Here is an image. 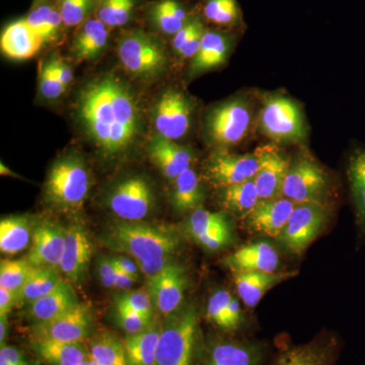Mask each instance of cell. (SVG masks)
<instances>
[{"instance_id": "obj_52", "label": "cell", "mask_w": 365, "mask_h": 365, "mask_svg": "<svg viewBox=\"0 0 365 365\" xmlns=\"http://www.w3.org/2000/svg\"><path fill=\"white\" fill-rule=\"evenodd\" d=\"M52 60L55 72H56L59 81H61L62 85L66 86V88H68L71 85L72 81H73L72 69L60 57L53 56Z\"/></svg>"}, {"instance_id": "obj_53", "label": "cell", "mask_w": 365, "mask_h": 365, "mask_svg": "<svg viewBox=\"0 0 365 365\" xmlns=\"http://www.w3.org/2000/svg\"><path fill=\"white\" fill-rule=\"evenodd\" d=\"M116 267L122 272L126 273L127 275L130 276L133 279H138L139 268L135 261L130 257L126 256H117L112 258Z\"/></svg>"}, {"instance_id": "obj_54", "label": "cell", "mask_w": 365, "mask_h": 365, "mask_svg": "<svg viewBox=\"0 0 365 365\" xmlns=\"http://www.w3.org/2000/svg\"><path fill=\"white\" fill-rule=\"evenodd\" d=\"M0 356L4 357L14 365H34L26 355L14 346L4 345L0 348Z\"/></svg>"}, {"instance_id": "obj_44", "label": "cell", "mask_w": 365, "mask_h": 365, "mask_svg": "<svg viewBox=\"0 0 365 365\" xmlns=\"http://www.w3.org/2000/svg\"><path fill=\"white\" fill-rule=\"evenodd\" d=\"M232 295L225 289H220L211 295L206 307V317L216 328L228 333L227 307Z\"/></svg>"}, {"instance_id": "obj_56", "label": "cell", "mask_w": 365, "mask_h": 365, "mask_svg": "<svg viewBox=\"0 0 365 365\" xmlns=\"http://www.w3.org/2000/svg\"><path fill=\"white\" fill-rule=\"evenodd\" d=\"M7 333H9L7 317H0V345H1V347L6 345Z\"/></svg>"}, {"instance_id": "obj_38", "label": "cell", "mask_w": 365, "mask_h": 365, "mask_svg": "<svg viewBox=\"0 0 365 365\" xmlns=\"http://www.w3.org/2000/svg\"><path fill=\"white\" fill-rule=\"evenodd\" d=\"M207 29L199 16H192L186 26L173 37L172 49L181 59H193L201 47Z\"/></svg>"}, {"instance_id": "obj_12", "label": "cell", "mask_w": 365, "mask_h": 365, "mask_svg": "<svg viewBox=\"0 0 365 365\" xmlns=\"http://www.w3.org/2000/svg\"><path fill=\"white\" fill-rule=\"evenodd\" d=\"M93 316L86 304H76L66 313L43 323H36L32 328L33 339L83 343L91 335Z\"/></svg>"}, {"instance_id": "obj_34", "label": "cell", "mask_w": 365, "mask_h": 365, "mask_svg": "<svg viewBox=\"0 0 365 365\" xmlns=\"http://www.w3.org/2000/svg\"><path fill=\"white\" fill-rule=\"evenodd\" d=\"M220 190L222 207L242 218H246L260 201L254 179Z\"/></svg>"}, {"instance_id": "obj_20", "label": "cell", "mask_w": 365, "mask_h": 365, "mask_svg": "<svg viewBox=\"0 0 365 365\" xmlns=\"http://www.w3.org/2000/svg\"><path fill=\"white\" fill-rule=\"evenodd\" d=\"M66 230L43 222L33 230L32 242L26 260L34 267L59 268L63 254Z\"/></svg>"}, {"instance_id": "obj_25", "label": "cell", "mask_w": 365, "mask_h": 365, "mask_svg": "<svg viewBox=\"0 0 365 365\" xmlns=\"http://www.w3.org/2000/svg\"><path fill=\"white\" fill-rule=\"evenodd\" d=\"M44 44L25 20H19L7 25L1 34L0 47L9 58L26 60L32 58Z\"/></svg>"}, {"instance_id": "obj_32", "label": "cell", "mask_w": 365, "mask_h": 365, "mask_svg": "<svg viewBox=\"0 0 365 365\" xmlns=\"http://www.w3.org/2000/svg\"><path fill=\"white\" fill-rule=\"evenodd\" d=\"M173 182L174 187L170 195L173 207L179 212L194 211L201 207L204 200L203 188L195 170L192 168L184 170Z\"/></svg>"}, {"instance_id": "obj_6", "label": "cell", "mask_w": 365, "mask_h": 365, "mask_svg": "<svg viewBox=\"0 0 365 365\" xmlns=\"http://www.w3.org/2000/svg\"><path fill=\"white\" fill-rule=\"evenodd\" d=\"M251 124V106L245 98H232L209 110L204 120V134L210 145L225 150L241 143Z\"/></svg>"}, {"instance_id": "obj_31", "label": "cell", "mask_w": 365, "mask_h": 365, "mask_svg": "<svg viewBox=\"0 0 365 365\" xmlns=\"http://www.w3.org/2000/svg\"><path fill=\"white\" fill-rule=\"evenodd\" d=\"M347 177L354 207L355 220L361 235L365 237V150L356 148L348 160Z\"/></svg>"}, {"instance_id": "obj_43", "label": "cell", "mask_w": 365, "mask_h": 365, "mask_svg": "<svg viewBox=\"0 0 365 365\" xmlns=\"http://www.w3.org/2000/svg\"><path fill=\"white\" fill-rule=\"evenodd\" d=\"M96 0H58V9L66 26H79L95 9Z\"/></svg>"}, {"instance_id": "obj_51", "label": "cell", "mask_w": 365, "mask_h": 365, "mask_svg": "<svg viewBox=\"0 0 365 365\" xmlns=\"http://www.w3.org/2000/svg\"><path fill=\"white\" fill-rule=\"evenodd\" d=\"M19 304V297L16 292L0 287V317H7L11 309Z\"/></svg>"}, {"instance_id": "obj_5", "label": "cell", "mask_w": 365, "mask_h": 365, "mask_svg": "<svg viewBox=\"0 0 365 365\" xmlns=\"http://www.w3.org/2000/svg\"><path fill=\"white\" fill-rule=\"evenodd\" d=\"M117 54L124 71L141 81L150 83L162 78L169 67L165 46L155 36L140 29L122 34Z\"/></svg>"}, {"instance_id": "obj_22", "label": "cell", "mask_w": 365, "mask_h": 365, "mask_svg": "<svg viewBox=\"0 0 365 365\" xmlns=\"http://www.w3.org/2000/svg\"><path fill=\"white\" fill-rule=\"evenodd\" d=\"M280 259L276 249L267 242H255L223 259V264L232 273L276 272Z\"/></svg>"}, {"instance_id": "obj_58", "label": "cell", "mask_w": 365, "mask_h": 365, "mask_svg": "<svg viewBox=\"0 0 365 365\" xmlns=\"http://www.w3.org/2000/svg\"><path fill=\"white\" fill-rule=\"evenodd\" d=\"M36 4H43V2L46 1V0H34Z\"/></svg>"}, {"instance_id": "obj_11", "label": "cell", "mask_w": 365, "mask_h": 365, "mask_svg": "<svg viewBox=\"0 0 365 365\" xmlns=\"http://www.w3.org/2000/svg\"><path fill=\"white\" fill-rule=\"evenodd\" d=\"M107 205L124 222H141L155 206L153 186L139 175L124 178L110 190Z\"/></svg>"}, {"instance_id": "obj_40", "label": "cell", "mask_w": 365, "mask_h": 365, "mask_svg": "<svg viewBox=\"0 0 365 365\" xmlns=\"http://www.w3.org/2000/svg\"><path fill=\"white\" fill-rule=\"evenodd\" d=\"M204 19L220 28H234L242 21V11L237 0H204Z\"/></svg>"}, {"instance_id": "obj_19", "label": "cell", "mask_w": 365, "mask_h": 365, "mask_svg": "<svg viewBox=\"0 0 365 365\" xmlns=\"http://www.w3.org/2000/svg\"><path fill=\"white\" fill-rule=\"evenodd\" d=\"M146 153L151 162L170 182H174L184 170L190 169L194 160L193 151L190 148L158 134L148 140Z\"/></svg>"}, {"instance_id": "obj_48", "label": "cell", "mask_w": 365, "mask_h": 365, "mask_svg": "<svg viewBox=\"0 0 365 365\" xmlns=\"http://www.w3.org/2000/svg\"><path fill=\"white\" fill-rule=\"evenodd\" d=\"M232 239V230L230 225L217 228V230L209 232L207 234L197 237L195 242L200 245L207 251H218V250L225 248L230 244Z\"/></svg>"}, {"instance_id": "obj_7", "label": "cell", "mask_w": 365, "mask_h": 365, "mask_svg": "<svg viewBox=\"0 0 365 365\" xmlns=\"http://www.w3.org/2000/svg\"><path fill=\"white\" fill-rule=\"evenodd\" d=\"M333 195L330 178L313 158L302 157L290 165L283 184V197L295 204H330Z\"/></svg>"}, {"instance_id": "obj_27", "label": "cell", "mask_w": 365, "mask_h": 365, "mask_svg": "<svg viewBox=\"0 0 365 365\" xmlns=\"http://www.w3.org/2000/svg\"><path fill=\"white\" fill-rule=\"evenodd\" d=\"M32 348L41 359L50 365H78L90 357L88 346L83 343L33 339Z\"/></svg>"}, {"instance_id": "obj_9", "label": "cell", "mask_w": 365, "mask_h": 365, "mask_svg": "<svg viewBox=\"0 0 365 365\" xmlns=\"http://www.w3.org/2000/svg\"><path fill=\"white\" fill-rule=\"evenodd\" d=\"M195 104L176 86L160 93L151 109V121L158 135L176 141L186 136L193 121Z\"/></svg>"}, {"instance_id": "obj_37", "label": "cell", "mask_w": 365, "mask_h": 365, "mask_svg": "<svg viewBox=\"0 0 365 365\" xmlns=\"http://www.w3.org/2000/svg\"><path fill=\"white\" fill-rule=\"evenodd\" d=\"M26 21L44 44L58 39L64 26L58 9L50 4H43L35 7L26 16Z\"/></svg>"}, {"instance_id": "obj_1", "label": "cell", "mask_w": 365, "mask_h": 365, "mask_svg": "<svg viewBox=\"0 0 365 365\" xmlns=\"http://www.w3.org/2000/svg\"><path fill=\"white\" fill-rule=\"evenodd\" d=\"M74 105L79 128L104 157L124 155L143 138L140 101L131 86L113 72L88 81Z\"/></svg>"}, {"instance_id": "obj_8", "label": "cell", "mask_w": 365, "mask_h": 365, "mask_svg": "<svg viewBox=\"0 0 365 365\" xmlns=\"http://www.w3.org/2000/svg\"><path fill=\"white\" fill-rule=\"evenodd\" d=\"M260 126L262 132L275 143H300L307 137L304 117L299 106L285 96L265 98Z\"/></svg>"}, {"instance_id": "obj_13", "label": "cell", "mask_w": 365, "mask_h": 365, "mask_svg": "<svg viewBox=\"0 0 365 365\" xmlns=\"http://www.w3.org/2000/svg\"><path fill=\"white\" fill-rule=\"evenodd\" d=\"M259 170L256 153L230 155L220 150L206 160L204 177L218 189L253 180Z\"/></svg>"}, {"instance_id": "obj_18", "label": "cell", "mask_w": 365, "mask_h": 365, "mask_svg": "<svg viewBox=\"0 0 365 365\" xmlns=\"http://www.w3.org/2000/svg\"><path fill=\"white\" fill-rule=\"evenodd\" d=\"M295 206L297 204L283 196L260 200L245 218L247 227L257 234L279 237Z\"/></svg>"}, {"instance_id": "obj_46", "label": "cell", "mask_w": 365, "mask_h": 365, "mask_svg": "<svg viewBox=\"0 0 365 365\" xmlns=\"http://www.w3.org/2000/svg\"><path fill=\"white\" fill-rule=\"evenodd\" d=\"M39 91L42 97L49 101L57 100L66 91L55 72L52 58L47 60L41 69Z\"/></svg>"}, {"instance_id": "obj_23", "label": "cell", "mask_w": 365, "mask_h": 365, "mask_svg": "<svg viewBox=\"0 0 365 365\" xmlns=\"http://www.w3.org/2000/svg\"><path fill=\"white\" fill-rule=\"evenodd\" d=\"M234 274V282L237 294L245 306L256 307L264 295L276 285L294 278L297 271H282V272H237Z\"/></svg>"}, {"instance_id": "obj_41", "label": "cell", "mask_w": 365, "mask_h": 365, "mask_svg": "<svg viewBox=\"0 0 365 365\" xmlns=\"http://www.w3.org/2000/svg\"><path fill=\"white\" fill-rule=\"evenodd\" d=\"M227 225H230V223L225 213L210 212L199 207L190 215L186 227L189 235L196 239L197 237Z\"/></svg>"}, {"instance_id": "obj_30", "label": "cell", "mask_w": 365, "mask_h": 365, "mask_svg": "<svg viewBox=\"0 0 365 365\" xmlns=\"http://www.w3.org/2000/svg\"><path fill=\"white\" fill-rule=\"evenodd\" d=\"M151 25L163 35L173 36L182 30L192 19L186 7L179 0H158L148 11Z\"/></svg>"}, {"instance_id": "obj_28", "label": "cell", "mask_w": 365, "mask_h": 365, "mask_svg": "<svg viewBox=\"0 0 365 365\" xmlns=\"http://www.w3.org/2000/svg\"><path fill=\"white\" fill-rule=\"evenodd\" d=\"M78 297L68 282L63 281L50 294L30 304V316L36 323L57 318L78 304Z\"/></svg>"}, {"instance_id": "obj_3", "label": "cell", "mask_w": 365, "mask_h": 365, "mask_svg": "<svg viewBox=\"0 0 365 365\" xmlns=\"http://www.w3.org/2000/svg\"><path fill=\"white\" fill-rule=\"evenodd\" d=\"M91 174L78 153H68L57 158L44 184L45 202L60 212H78L91 189Z\"/></svg>"}, {"instance_id": "obj_14", "label": "cell", "mask_w": 365, "mask_h": 365, "mask_svg": "<svg viewBox=\"0 0 365 365\" xmlns=\"http://www.w3.org/2000/svg\"><path fill=\"white\" fill-rule=\"evenodd\" d=\"M201 365H263L266 347L257 341L216 338L204 348Z\"/></svg>"}, {"instance_id": "obj_16", "label": "cell", "mask_w": 365, "mask_h": 365, "mask_svg": "<svg viewBox=\"0 0 365 365\" xmlns=\"http://www.w3.org/2000/svg\"><path fill=\"white\" fill-rule=\"evenodd\" d=\"M341 341L335 334H321L313 340L279 352L272 365H336Z\"/></svg>"}, {"instance_id": "obj_2", "label": "cell", "mask_w": 365, "mask_h": 365, "mask_svg": "<svg viewBox=\"0 0 365 365\" xmlns=\"http://www.w3.org/2000/svg\"><path fill=\"white\" fill-rule=\"evenodd\" d=\"M102 242L135 262H145L174 259L181 246V237L169 225L122 220L106 230Z\"/></svg>"}, {"instance_id": "obj_4", "label": "cell", "mask_w": 365, "mask_h": 365, "mask_svg": "<svg viewBox=\"0 0 365 365\" xmlns=\"http://www.w3.org/2000/svg\"><path fill=\"white\" fill-rule=\"evenodd\" d=\"M198 351V314L193 304L165 316L160 324L157 365H196Z\"/></svg>"}, {"instance_id": "obj_50", "label": "cell", "mask_w": 365, "mask_h": 365, "mask_svg": "<svg viewBox=\"0 0 365 365\" xmlns=\"http://www.w3.org/2000/svg\"><path fill=\"white\" fill-rule=\"evenodd\" d=\"M174 259H158V260L136 262L139 271L145 276L146 279L153 277L157 274L162 272L163 269L172 263Z\"/></svg>"}, {"instance_id": "obj_24", "label": "cell", "mask_w": 365, "mask_h": 365, "mask_svg": "<svg viewBox=\"0 0 365 365\" xmlns=\"http://www.w3.org/2000/svg\"><path fill=\"white\" fill-rule=\"evenodd\" d=\"M232 49V38L227 34L215 30H206L200 49L192 59L189 76H200L204 72L213 71L227 61Z\"/></svg>"}, {"instance_id": "obj_49", "label": "cell", "mask_w": 365, "mask_h": 365, "mask_svg": "<svg viewBox=\"0 0 365 365\" xmlns=\"http://www.w3.org/2000/svg\"><path fill=\"white\" fill-rule=\"evenodd\" d=\"M98 272L103 287L115 288L117 270L112 258H102L98 261Z\"/></svg>"}, {"instance_id": "obj_10", "label": "cell", "mask_w": 365, "mask_h": 365, "mask_svg": "<svg viewBox=\"0 0 365 365\" xmlns=\"http://www.w3.org/2000/svg\"><path fill=\"white\" fill-rule=\"evenodd\" d=\"M330 211V204H297L278 237L281 244L295 256L304 254L326 227Z\"/></svg>"}, {"instance_id": "obj_15", "label": "cell", "mask_w": 365, "mask_h": 365, "mask_svg": "<svg viewBox=\"0 0 365 365\" xmlns=\"http://www.w3.org/2000/svg\"><path fill=\"white\" fill-rule=\"evenodd\" d=\"M187 284L186 270L174 260L162 272L146 281V290L153 306L165 317L181 307Z\"/></svg>"}, {"instance_id": "obj_26", "label": "cell", "mask_w": 365, "mask_h": 365, "mask_svg": "<svg viewBox=\"0 0 365 365\" xmlns=\"http://www.w3.org/2000/svg\"><path fill=\"white\" fill-rule=\"evenodd\" d=\"M110 28L97 18L88 19L79 26L72 41V53L79 61H93L105 51L109 42Z\"/></svg>"}, {"instance_id": "obj_17", "label": "cell", "mask_w": 365, "mask_h": 365, "mask_svg": "<svg viewBox=\"0 0 365 365\" xmlns=\"http://www.w3.org/2000/svg\"><path fill=\"white\" fill-rule=\"evenodd\" d=\"M255 153L259 162L258 173L254 178L259 198L268 200L282 196L283 184L292 165L289 158L274 145L261 146Z\"/></svg>"}, {"instance_id": "obj_21", "label": "cell", "mask_w": 365, "mask_h": 365, "mask_svg": "<svg viewBox=\"0 0 365 365\" xmlns=\"http://www.w3.org/2000/svg\"><path fill=\"white\" fill-rule=\"evenodd\" d=\"M91 254L93 247L86 230L81 225H71L66 230L60 271L71 282H79L88 270Z\"/></svg>"}, {"instance_id": "obj_33", "label": "cell", "mask_w": 365, "mask_h": 365, "mask_svg": "<svg viewBox=\"0 0 365 365\" xmlns=\"http://www.w3.org/2000/svg\"><path fill=\"white\" fill-rule=\"evenodd\" d=\"M32 228L23 216H9L0 222V251L16 255L28 248L32 242Z\"/></svg>"}, {"instance_id": "obj_57", "label": "cell", "mask_w": 365, "mask_h": 365, "mask_svg": "<svg viewBox=\"0 0 365 365\" xmlns=\"http://www.w3.org/2000/svg\"><path fill=\"white\" fill-rule=\"evenodd\" d=\"M78 365H100L98 364L97 361H95L91 357H88V359H86L85 361L81 362V364Z\"/></svg>"}, {"instance_id": "obj_55", "label": "cell", "mask_w": 365, "mask_h": 365, "mask_svg": "<svg viewBox=\"0 0 365 365\" xmlns=\"http://www.w3.org/2000/svg\"><path fill=\"white\" fill-rule=\"evenodd\" d=\"M116 266V265H115ZM117 275H116V283H115V288L121 290H129L132 287V285L136 282L135 279L127 275L126 273L122 272L119 269L116 267Z\"/></svg>"}, {"instance_id": "obj_45", "label": "cell", "mask_w": 365, "mask_h": 365, "mask_svg": "<svg viewBox=\"0 0 365 365\" xmlns=\"http://www.w3.org/2000/svg\"><path fill=\"white\" fill-rule=\"evenodd\" d=\"M116 307H126L143 314V316L153 318V302L148 290L137 289L132 292H124L117 295L115 299Z\"/></svg>"}, {"instance_id": "obj_29", "label": "cell", "mask_w": 365, "mask_h": 365, "mask_svg": "<svg viewBox=\"0 0 365 365\" xmlns=\"http://www.w3.org/2000/svg\"><path fill=\"white\" fill-rule=\"evenodd\" d=\"M160 324L155 321L143 332L126 336L123 343L129 365H157Z\"/></svg>"}, {"instance_id": "obj_36", "label": "cell", "mask_w": 365, "mask_h": 365, "mask_svg": "<svg viewBox=\"0 0 365 365\" xmlns=\"http://www.w3.org/2000/svg\"><path fill=\"white\" fill-rule=\"evenodd\" d=\"M91 359L100 365H129L123 341L114 334L101 332L93 336L88 343Z\"/></svg>"}, {"instance_id": "obj_42", "label": "cell", "mask_w": 365, "mask_h": 365, "mask_svg": "<svg viewBox=\"0 0 365 365\" xmlns=\"http://www.w3.org/2000/svg\"><path fill=\"white\" fill-rule=\"evenodd\" d=\"M34 266L26 260H2L0 263V287L20 294Z\"/></svg>"}, {"instance_id": "obj_39", "label": "cell", "mask_w": 365, "mask_h": 365, "mask_svg": "<svg viewBox=\"0 0 365 365\" xmlns=\"http://www.w3.org/2000/svg\"><path fill=\"white\" fill-rule=\"evenodd\" d=\"M136 6V0H96V18L108 28H120L131 21Z\"/></svg>"}, {"instance_id": "obj_35", "label": "cell", "mask_w": 365, "mask_h": 365, "mask_svg": "<svg viewBox=\"0 0 365 365\" xmlns=\"http://www.w3.org/2000/svg\"><path fill=\"white\" fill-rule=\"evenodd\" d=\"M56 269L33 267L32 272L19 294V304H32L50 294L63 282Z\"/></svg>"}, {"instance_id": "obj_47", "label": "cell", "mask_w": 365, "mask_h": 365, "mask_svg": "<svg viewBox=\"0 0 365 365\" xmlns=\"http://www.w3.org/2000/svg\"><path fill=\"white\" fill-rule=\"evenodd\" d=\"M117 322L127 335L143 332L155 322L150 317L136 313L126 307H116Z\"/></svg>"}]
</instances>
